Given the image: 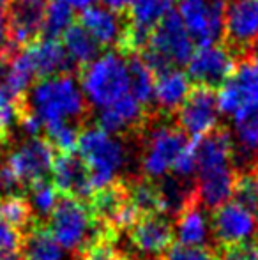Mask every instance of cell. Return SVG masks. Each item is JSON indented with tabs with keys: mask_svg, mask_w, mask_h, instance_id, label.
I'll list each match as a JSON object with an SVG mask.
<instances>
[{
	"mask_svg": "<svg viewBox=\"0 0 258 260\" xmlns=\"http://www.w3.org/2000/svg\"><path fill=\"white\" fill-rule=\"evenodd\" d=\"M85 103L82 87L69 75L43 78L28 94L30 112H34L45 126L80 119L85 113Z\"/></svg>",
	"mask_w": 258,
	"mask_h": 260,
	"instance_id": "obj_1",
	"label": "cell"
},
{
	"mask_svg": "<svg viewBox=\"0 0 258 260\" xmlns=\"http://www.w3.org/2000/svg\"><path fill=\"white\" fill-rule=\"evenodd\" d=\"M80 87L92 106L103 110L129 94V64L119 53H104L82 73Z\"/></svg>",
	"mask_w": 258,
	"mask_h": 260,
	"instance_id": "obj_2",
	"label": "cell"
},
{
	"mask_svg": "<svg viewBox=\"0 0 258 260\" xmlns=\"http://www.w3.org/2000/svg\"><path fill=\"white\" fill-rule=\"evenodd\" d=\"M78 152L90 174L94 191L114 182L126 161V149L115 135L99 126L87 127L80 133Z\"/></svg>",
	"mask_w": 258,
	"mask_h": 260,
	"instance_id": "obj_3",
	"label": "cell"
},
{
	"mask_svg": "<svg viewBox=\"0 0 258 260\" xmlns=\"http://www.w3.org/2000/svg\"><path fill=\"white\" fill-rule=\"evenodd\" d=\"M143 52L145 55L141 57L154 69V73L173 66L188 64L195 52V41L184 27L179 13L172 11L156 25Z\"/></svg>",
	"mask_w": 258,
	"mask_h": 260,
	"instance_id": "obj_4",
	"label": "cell"
},
{
	"mask_svg": "<svg viewBox=\"0 0 258 260\" xmlns=\"http://www.w3.org/2000/svg\"><path fill=\"white\" fill-rule=\"evenodd\" d=\"M223 0H182L179 4V16L195 45H217L225 36Z\"/></svg>",
	"mask_w": 258,
	"mask_h": 260,
	"instance_id": "obj_5",
	"label": "cell"
},
{
	"mask_svg": "<svg viewBox=\"0 0 258 260\" xmlns=\"http://www.w3.org/2000/svg\"><path fill=\"white\" fill-rule=\"evenodd\" d=\"M188 144L186 135L180 127L170 126V124H159L152 127L147 137L143 157H141V168L145 177L159 179L172 170L177 156Z\"/></svg>",
	"mask_w": 258,
	"mask_h": 260,
	"instance_id": "obj_6",
	"label": "cell"
},
{
	"mask_svg": "<svg viewBox=\"0 0 258 260\" xmlns=\"http://www.w3.org/2000/svg\"><path fill=\"white\" fill-rule=\"evenodd\" d=\"M219 113L235 117L241 110L258 103V57H246L216 94Z\"/></svg>",
	"mask_w": 258,
	"mask_h": 260,
	"instance_id": "obj_7",
	"label": "cell"
},
{
	"mask_svg": "<svg viewBox=\"0 0 258 260\" xmlns=\"http://www.w3.org/2000/svg\"><path fill=\"white\" fill-rule=\"evenodd\" d=\"M219 115V106L214 90L210 87L196 85L179 108L177 122L184 135L198 140L216 129Z\"/></svg>",
	"mask_w": 258,
	"mask_h": 260,
	"instance_id": "obj_8",
	"label": "cell"
},
{
	"mask_svg": "<svg viewBox=\"0 0 258 260\" xmlns=\"http://www.w3.org/2000/svg\"><path fill=\"white\" fill-rule=\"evenodd\" d=\"M53 161H55V149L48 140L43 138H30L18 149H14L7 157V167L14 172L23 188L41 179H48L52 174Z\"/></svg>",
	"mask_w": 258,
	"mask_h": 260,
	"instance_id": "obj_9",
	"label": "cell"
},
{
	"mask_svg": "<svg viewBox=\"0 0 258 260\" xmlns=\"http://www.w3.org/2000/svg\"><path fill=\"white\" fill-rule=\"evenodd\" d=\"M235 68L234 52L221 45L198 46L191 58L188 60V76L202 87L223 85L232 75Z\"/></svg>",
	"mask_w": 258,
	"mask_h": 260,
	"instance_id": "obj_10",
	"label": "cell"
},
{
	"mask_svg": "<svg viewBox=\"0 0 258 260\" xmlns=\"http://www.w3.org/2000/svg\"><path fill=\"white\" fill-rule=\"evenodd\" d=\"M173 221L165 212H149L141 214L138 221L129 230V239L133 246L140 253L152 255L154 258H159L168 251V248L173 244L175 229Z\"/></svg>",
	"mask_w": 258,
	"mask_h": 260,
	"instance_id": "obj_11",
	"label": "cell"
},
{
	"mask_svg": "<svg viewBox=\"0 0 258 260\" xmlns=\"http://www.w3.org/2000/svg\"><path fill=\"white\" fill-rule=\"evenodd\" d=\"M210 225L217 246H230L258 234V218L234 200L212 209Z\"/></svg>",
	"mask_w": 258,
	"mask_h": 260,
	"instance_id": "obj_12",
	"label": "cell"
},
{
	"mask_svg": "<svg viewBox=\"0 0 258 260\" xmlns=\"http://www.w3.org/2000/svg\"><path fill=\"white\" fill-rule=\"evenodd\" d=\"M52 181L60 195H71L80 200H89L94 193L89 168L82 157L75 154L55 156Z\"/></svg>",
	"mask_w": 258,
	"mask_h": 260,
	"instance_id": "obj_13",
	"label": "cell"
},
{
	"mask_svg": "<svg viewBox=\"0 0 258 260\" xmlns=\"http://www.w3.org/2000/svg\"><path fill=\"white\" fill-rule=\"evenodd\" d=\"M225 34L241 48L258 41V0H232L225 13Z\"/></svg>",
	"mask_w": 258,
	"mask_h": 260,
	"instance_id": "obj_14",
	"label": "cell"
},
{
	"mask_svg": "<svg viewBox=\"0 0 258 260\" xmlns=\"http://www.w3.org/2000/svg\"><path fill=\"white\" fill-rule=\"evenodd\" d=\"M43 9L45 6L41 0H18L14 4L7 14L13 46H23L35 41L43 28Z\"/></svg>",
	"mask_w": 258,
	"mask_h": 260,
	"instance_id": "obj_15",
	"label": "cell"
},
{
	"mask_svg": "<svg viewBox=\"0 0 258 260\" xmlns=\"http://www.w3.org/2000/svg\"><path fill=\"white\" fill-rule=\"evenodd\" d=\"M38 76L27 50L16 55H0V89L20 100Z\"/></svg>",
	"mask_w": 258,
	"mask_h": 260,
	"instance_id": "obj_16",
	"label": "cell"
},
{
	"mask_svg": "<svg viewBox=\"0 0 258 260\" xmlns=\"http://www.w3.org/2000/svg\"><path fill=\"white\" fill-rule=\"evenodd\" d=\"M234 151V140H232L228 131L214 129L207 137L198 138V147H196V154H198L196 172H198V175L219 170L225 167H232Z\"/></svg>",
	"mask_w": 258,
	"mask_h": 260,
	"instance_id": "obj_17",
	"label": "cell"
},
{
	"mask_svg": "<svg viewBox=\"0 0 258 260\" xmlns=\"http://www.w3.org/2000/svg\"><path fill=\"white\" fill-rule=\"evenodd\" d=\"M191 92V78L179 68H166L156 75L154 100L165 112H175Z\"/></svg>",
	"mask_w": 258,
	"mask_h": 260,
	"instance_id": "obj_18",
	"label": "cell"
},
{
	"mask_svg": "<svg viewBox=\"0 0 258 260\" xmlns=\"http://www.w3.org/2000/svg\"><path fill=\"white\" fill-rule=\"evenodd\" d=\"M82 25L99 46L119 45L124 32V25L119 13L104 6H92L82 13Z\"/></svg>",
	"mask_w": 258,
	"mask_h": 260,
	"instance_id": "obj_19",
	"label": "cell"
},
{
	"mask_svg": "<svg viewBox=\"0 0 258 260\" xmlns=\"http://www.w3.org/2000/svg\"><path fill=\"white\" fill-rule=\"evenodd\" d=\"M20 255L21 260H62L64 251L48 229V223L35 218L23 232Z\"/></svg>",
	"mask_w": 258,
	"mask_h": 260,
	"instance_id": "obj_20",
	"label": "cell"
},
{
	"mask_svg": "<svg viewBox=\"0 0 258 260\" xmlns=\"http://www.w3.org/2000/svg\"><path fill=\"white\" fill-rule=\"evenodd\" d=\"M143 106L133 94H126L110 106L99 110L97 126L112 135L138 126L143 119Z\"/></svg>",
	"mask_w": 258,
	"mask_h": 260,
	"instance_id": "obj_21",
	"label": "cell"
},
{
	"mask_svg": "<svg viewBox=\"0 0 258 260\" xmlns=\"http://www.w3.org/2000/svg\"><path fill=\"white\" fill-rule=\"evenodd\" d=\"M235 177H237V170H234L232 167L200 174L198 182H196V191H198L202 206L214 209L227 204L234 195Z\"/></svg>",
	"mask_w": 258,
	"mask_h": 260,
	"instance_id": "obj_22",
	"label": "cell"
},
{
	"mask_svg": "<svg viewBox=\"0 0 258 260\" xmlns=\"http://www.w3.org/2000/svg\"><path fill=\"white\" fill-rule=\"evenodd\" d=\"M27 52L32 58L35 73L41 78L62 75L72 66L64 50V45H60L57 39L46 38L41 41H34L27 48Z\"/></svg>",
	"mask_w": 258,
	"mask_h": 260,
	"instance_id": "obj_23",
	"label": "cell"
},
{
	"mask_svg": "<svg viewBox=\"0 0 258 260\" xmlns=\"http://www.w3.org/2000/svg\"><path fill=\"white\" fill-rule=\"evenodd\" d=\"M177 237L180 244L186 246H203L205 241V218L202 212V202H200L198 191L191 195L186 206L175 216Z\"/></svg>",
	"mask_w": 258,
	"mask_h": 260,
	"instance_id": "obj_24",
	"label": "cell"
},
{
	"mask_svg": "<svg viewBox=\"0 0 258 260\" xmlns=\"http://www.w3.org/2000/svg\"><path fill=\"white\" fill-rule=\"evenodd\" d=\"M62 45L67 53L71 64L75 66H89L92 60L99 57V45L94 38L82 27V25H71L62 36Z\"/></svg>",
	"mask_w": 258,
	"mask_h": 260,
	"instance_id": "obj_25",
	"label": "cell"
},
{
	"mask_svg": "<svg viewBox=\"0 0 258 260\" xmlns=\"http://www.w3.org/2000/svg\"><path fill=\"white\" fill-rule=\"evenodd\" d=\"M126 182L129 202L138 209L140 214L149 212H163L161 211V189L159 182L151 177L131 179Z\"/></svg>",
	"mask_w": 258,
	"mask_h": 260,
	"instance_id": "obj_26",
	"label": "cell"
},
{
	"mask_svg": "<svg viewBox=\"0 0 258 260\" xmlns=\"http://www.w3.org/2000/svg\"><path fill=\"white\" fill-rule=\"evenodd\" d=\"M128 64H129V94H133L141 105L151 103V100H154V83H156L154 69L138 53L129 58Z\"/></svg>",
	"mask_w": 258,
	"mask_h": 260,
	"instance_id": "obj_27",
	"label": "cell"
},
{
	"mask_svg": "<svg viewBox=\"0 0 258 260\" xmlns=\"http://www.w3.org/2000/svg\"><path fill=\"white\" fill-rule=\"evenodd\" d=\"M172 11L173 0H131L129 23L152 32L156 25Z\"/></svg>",
	"mask_w": 258,
	"mask_h": 260,
	"instance_id": "obj_28",
	"label": "cell"
},
{
	"mask_svg": "<svg viewBox=\"0 0 258 260\" xmlns=\"http://www.w3.org/2000/svg\"><path fill=\"white\" fill-rule=\"evenodd\" d=\"M35 218L38 216L25 195H0V221L20 230L21 236Z\"/></svg>",
	"mask_w": 258,
	"mask_h": 260,
	"instance_id": "obj_29",
	"label": "cell"
},
{
	"mask_svg": "<svg viewBox=\"0 0 258 260\" xmlns=\"http://www.w3.org/2000/svg\"><path fill=\"white\" fill-rule=\"evenodd\" d=\"M75 11L65 6L62 0H48L43 9V28L41 32L50 39H57L64 36L65 30L72 25Z\"/></svg>",
	"mask_w": 258,
	"mask_h": 260,
	"instance_id": "obj_30",
	"label": "cell"
},
{
	"mask_svg": "<svg viewBox=\"0 0 258 260\" xmlns=\"http://www.w3.org/2000/svg\"><path fill=\"white\" fill-rule=\"evenodd\" d=\"M235 133L241 149L246 154L258 151V103L241 110L234 117Z\"/></svg>",
	"mask_w": 258,
	"mask_h": 260,
	"instance_id": "obj_31",
	"label": "cell"
},
{
	"mask_svg": "<svg viewBox=\"0 0 258 260\" xmlns=\"http://www.w3.org/2000/svg\"><path fill=\"white\" fill-rule=\"evenodd\" d=\"M234 202L248 209L255 218H258V177L253 165L242 172H237L234 186Z\"/></svg>",
	"mask_w": 258,
	"mask_h": 260,
	"instance_id": "obj_32",
	"label": "cell"
},
{
	"mask_svg": "<svg viewBox=\"0 0 258 260\" xmlns=\"http://www.w3.org/2000/svg\"><path fill=\"white\" fill-rule=\"evenodd\" d=\"M27 191H28V202L32 206V211L39 212V219H43L45 216L50 218V214L55 209L57 200L60 197L59 189L55 188L53 181H50V179L35 181L27 186Z\"/></svg>",
	"mask_w": 258,
	"mask_h": 260,
	"instance_id": "obj_33",
	"label": "cell"
},
{
	"mask_svg": "<svg viewBox=\"0 0 258 260\" xmlns=\"http://www.w3.org/2000/svg\"><path fill=\"white\" fill-rule=\"evenodd\" d=\"M45 127L46 135H48V142L60 154H75V151H78L82 131H78V127L72 122H53Z\"/></svg>",
	"mask_w": 258,
	"mask_h": 260,
	"instance_id": "obj_34",
	"label": "cell"
},
{
	"mask_svg": "<svg viewBox=\"0 0 258 260\" xmlns=\"http://www.w3.org/2000/svg\"><path fill=\"white\" fill-rule=\"evenodd\" d=\"M163 260H219L216 248L207 246H186V244H172Z\"/></svg>",
	"mask_w": 258,
	"mask_h": 260,
	"instance_id": "obj_35",
	"label": "cell"
},
{
	"mask_svg": "<svg viewBox=\"0 0 258 260\" xmlns=\"http://www.w3.org/2000/svg\"><path fill=\"white\" fill-rule=\"evenodd\" d=\"M219 260H258V234L230 244V246H216Z\"/></svg>",
	"mask_w": 258,
	"mask_h": 260,
	"instance_id": "obj_36",
	"label": "cell"
},
{
	"mask_svg": "<svg viewBox=\"0 0 258 260\" xmlns=\"http://www.w3.org/2000/svg\"><path fill=\"white\" fill-rule=\"evenodd\" d=\"M18 117H20L18 100L4 89H0V144L7 140L9 129L18 120Z\"/></svg>",
	"mask_w": 258,
	"mask_h": 260,
	"instance_id": "obj_37",
	"label": "cell"
},
{
	"mask_svg": "<svg viewBox=\"0 0 258 260\" xmlns=\"http://www.w3.org/2000/svg\"><path fill=\"white\" fill-rule=\"evenodd\" d=\"M196 147H198V140H188L180 154L177 156L175 163H173L172 170L179 177H188L198 168V154H196Z\"/></svg>",
	"mask_w": 258,
	"mask_h": 260,
	"instance_id": "obj_38",
	"label": "cell"
},
{
	"mask_svg": "<svg viewBox=\"0 0 258 260\" xmlns=\"http://www.w3.org/2000/svg\"><path fill=\"white\" fill-rule=\"evenodd\" d=\"M21 241H23V236H21L20 230L0 221V257L11 253H20Z\"/></svg>",
	"mask_w": 258,
	"mask_h": 260,
	"instance_id": "obj_39",
	"label": "cell"
},
{
	"mask_svg": "<svg viewBox=\"0 0 258 260\" xmlns=\"http://www.w3.org/2000/svg\"><path fill=\"white\" fill-rule=\"evenodd\" d=\"M23 184L7 165L0 167V191L2 195H23Z\"/></svg>",
	"mask_w": 258,
	"mask_h": 260,
	"instance_id": "obj_40",
	"label": "cell"
},
{
	"mask_svg": "<svg viewBox=\"0 0 258 260\" xmlns=\"http://www.w3.org/2000/svg\"><path fill=\"white\" fill-rule=\"evenodd\" d=\"M18 124H20L21 131H23L25 135H28L30 138H35L39 135V131L45 127L43 120L39 119L34 112H30V110L20 113V117H18Z\"/></svg>",
	"mask_w": 258,
	"mask_h": 260,
	"instance_id": "obj_41",
	"label": "cell"
},
{
	"mask_svg": "<svg viewBox=\"0 0 258 260\" xmlns=\"http://www.w3.org/2000/svg\"><path fill=\"white\" fill-rule=\"evenodd\" d=\"M101 2H103L104 7L115 11V13H122V11L129 9L131 0H101Z\"/></svg>",
	"mask_w": 258,
	"mask_h": 260,
	"instance_id": "obj_42",
	"label": "cell"
},
{
	"mask_svg": "<svg viewBox=\"0 0 258 260\" xmlns=\"http://www.w3.org/2000/svg\"><path fill=\"white\" fill-rule=\"evenodd\" d=\"M65 6H69L72 11H85L89 9V7L96 6V0H62Z\"/></svg>",
	"mask_w": 258,
	"mask_h": 260,
	"instance_id": "obj_43",
	"label": "cell"
},
{
	"mask_svg": "<svg viewBox=\"0 0 258 260\" xmlns=\"http://www.w3.org/2000/svg\"><path fill=\"white\" fill-rule=\"evenodd\" d=\"M0 260H21V255H20V253H11V255H4V257H0Z\"/></svg>",
	"mask_w": 258,
	"mask_h": 260,
	"instance_id": "obj_44",
	"label": "cell"
},
{
	"mask_svg": "<svg viewBox=\"0 0 258 260\" xmlns=\"http://www.w3.org/2000/svg\"><path fill=\"white\" fill-rule=\"evenodd\" d=\"M7 4H9V0H0V13H4V11H6Z\"/></svg>",
	"mask_w": 258,
	"mask_h": 260,
	"instance_id": "obj_45",
	"label": "cell"
},
{
	"mask_svg": "<svg viewBox=\"0 0 258 260\" xmlns=\"http://www.w3.org/2000/svg\"><path fill=\"white\" fill-rule=\"evenodd\" d=\"M253 168H255V172H256V177H258V161H255V163H253Z\"/></svg>",
	"mask_w": 258,
	"mask_h": 260,
	"instance_id": "obj_46",
	"label": "cell"
},
{
	"mask_svg": "<svg viewBox=\"0 0 258 260\" xmlns=\"http://www.w3.org/2000/svg\"><path fill=\"white\" fill-rule=\"evenodd\" d=\"M41 2H43V0H41Z\"/></svg>",
	"mask_w": 258,
	"mask_h": 260,
	"instance_id": "obj_47",
	"label": "cell"
}]
</instances>
